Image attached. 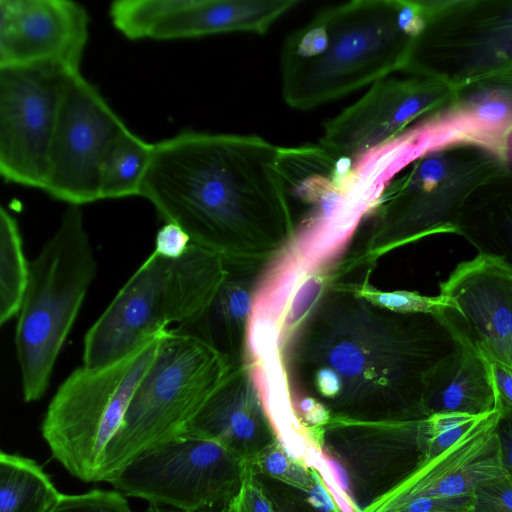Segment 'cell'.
Segmentation results:
<instances>
[{"label":"cell","instance_id":"6da1fadb","mask_svg":"<svg viewBox=\"0 0 512 512\" xmlns=\"http://www.w3.org/2000/svg\"><path fill=\"white\" fill-rule=\"evenodd\" d=\"M283 147L256 135L186 130L153 143L140 195L191 243L245 269L295 234Z\"/></svg>","mask_w":512,"mask_h":512},{"label":"cell","instance_id":"7a4b0ae2","mask_svg":"<svg viewBox=\"0 0 512 512\" xmlns=\"http://www.w3.org/2000/svg\"><path fill=\"white\" fill-rule=\"evenodd\" d=\"M461 347L436 314L401 313L348 289L320 298L282 350L293 393L336 406L384 402L392 421L424 419L428 383Z\"/></svg>","mask_w":512,"mask_h":512},{"label":"cell","instance_id":"3957f363","mask_svg":"<svg viewBox=\"0 0 512 512\" xmlns=\"http://www.w3.org/2000/svg\"><path fill=\"white\" fill-rule=\"evenodd\" d=\"M424 22L422 0H354L320 11L284 41L283 99L308 110L402 71Z\"/></svg>","mask_w":512,"mask_h":512},{"label":"cell","instance_id":"277c9868","mask_svg":"<svg viewBox=\"0 0 512 512\" xmlns=\"http://www.w3.org/2000/svg\"><path fill=\"white\" fill-rule=\"evenodd\" d=\"M228 273L218 254L192 243L176 259L153 251L87 331L83 365L116 361L171 324L203 321Z\"/></svg>","mask_w":512,"mask_h":512},{"label":"cell","instance_id":"5b68a950","mask_svg":"<svg viewBox=\"0 0 512 512\" xmlns=\"http://www.w3.org/2000/svg\"><path fill=\"white\" fill-rule=\"evenodd\" d=\"M235 366L205 334L188 327L165 330L157 357L107 447L101 482L143 452L185 435Z\"/></svg>","mask_w":512,"mask_h":512},{"label":"cell","instance_id":"8992f818","mask_svg":"<svg viewBox=\"0 0 512 512\" xmlns=\"http://www.w3.org/2000/svg\"><path fill=\"white\" fill-rule=\"evenodd\" d=\"M97 273L80 206L68 205L53 236L29 262L15 330L25 402L41 399Z\"/></svg>","mask_w":512,"mask_h":512},{"label":"cell","instance_id":"52a82bcc","mask_svg":"<svg viewBox=\"0 0 512 512\" xmlns=\"http://www.w3.org/2000/svg\"><path fill=\"white\" fill-rule=\"evenodd\" d=\"M164 331L116 361L75 369L54 394L41 432L53 458L74 477L101 482L107 447L157 357Z\"/></svg>","mask_w":512,"mask_h":512},{"label":"cell","instance_id":"ba28073f","mask_svg":"<svg viewBox=\"0 0 512 512\" xmlns=\"http://www.w3.org/2000/svg\"><path fill=\"white\" fill-rule=\"evenodd\" d=\"M509 167L500 154L476 143L455 141L427 149L382 191L370 247L389 249L435 234H456L467 197Z\"/></svg>","mask_w":512,"mask_h":512},{"label":"cell","instance_id":"9c48e42d","mask_svg":"<svg viewBox=\"0 0 512 512\" xmlns=\"http://www.w3.org/2000/svg\"><path fill=\"white\" fill-rule=\"evenodd\" d=\"M425 22L402 69L456 89L512 66V0H422Z\"/></svg>","mask_w":512,"mask_h":512},{"label":"cell","instance_id":"30bf717a","mask_svg":"<svg viewBox=\"0 0 512 512\" xmlns=\"http://www.w3.org/2000/svg\"><path fill=\"white\" fill-rule=\"evenodd\" d=\"M242 462L215 441L183 435L138 455L106 482L153 505L214 511L235 494Z\"/></svg>","mask_w":512,"mask_h":512},{"label":"cell","instance_id":"8fae6325","mask_svg":"<svg viewBox=\"0 0 512 512\" xmlns=\"http://www.w3.org/2000/svg\"><path fill=\"white\" fill-rule=\"evenodd\" d=\"M128 127L81 71L69 74L43 191L68 205L99 201L104 159Z\"/></svg>","mask_w":512,"mask_h":512},{"label":"cell","instance_id":"7c38bea8","mask_svg":"<svg viewBox=\"0 0 512 512\" xmlns=\"http://www.w3.org/2000/svg\"><path fill=\"white\" fill-rule=\"evenodd\" d=\"M72 72L52 65L0 68V173L6 182L43 190Z\"/></svg>","mask_w":512,"mask_h":512},{"label":"cell","instance_id":"4fadbf2b","mask_svg":"<svg viewBox=\"0 0 512 512\" xmlns=\"http://www.w3.org/2000/svg\"><path fill=\"white\" fill-rule=\"evenodd\" d=\"M452 96L453 89L433 79L411 75L384 78L324 124L319 145L333 157L354 165L403 134L416 120L442 109Z\"/></svg>","mask_w":512,"mask_h":512},{"label":"cell","instance_id":"5bb4252c","mask_svg":"<svg viewBox=\"0 0 512 512\" xmlns=\"http://www.w3.org/2000/svg\"><path fill=\"white\" fill-rule=\"evenodd\" d=\"M448 301L437 315L459 342L491 364L512 370V270L478 254L440 284Z\"/></svg>","mask_w":512,"mask_h":512},{"label":"cell","instance_id":"9a60e30c","mask_svg":"<svg viewBox=\"0 0 512 512\" xmlns=\"http://www.w3.org/2000/svg\"><path fill=\"white\" fill-rule=\"evenodd\" d=\"M299 0H117L114 27L133 40H172L216 34L266 33Z\"/></svg>","mask_w":512,"mask_h":512},{"label":"cell","instance_id":"2e32d148","mask_svg":"<svg viewBox=\"0 0 512 512\" xmlns=\"http://www.w3.org/2000/svg\"><path fill=\"white\" fill-rule=\"evenodd\" d=\"M89 15L69 0H0V68L52 65L80 71Z\"/></svg>","mask_w":512,"mask_h":512},{"label":"cell","instance_id":"e0dca14e","mask_svg":"<svg viewBox=\"0 0 512 512\" xmlns=\"http://www.w3.org/2000/svg\"><path fill=\"white\" fill-rule=\"evenodd\" d=\"M499 410L482 416L455 444L421 461L360 512H393L417 498L472 495L474 489L505 476L497 436Z\"/></svg>","mask_w":512,"mask_h":512},{"label":"cell","instance_id":"ac0fdd59","mask_svg":"<svg viewBox=\"0 0 512 512\" xmlns=\"http://www.w3.org/2000/svg\"><path fill=\"white\" fill-rule=\"evenodd\" d=\"M428 119L447 140L483 145L509 162L512 66L454 89L449 103Z\"/></svg>","mask_w":512,"mask_h":512},{"label":"cell","instance_id":"d6986e66","mask_svg":"<svg viewBox=\"0 0 512 512\" xmlns=\"http://www.w3.org/2000/svg\"><path fill=\"white\" fill-rule=\"evenodd\" d=\"M185 435L215 441L243 460L276 439L245 362L234 367Z\"/></svg>","mask_w":512,"mask_h":512},{"label":"cell","instance_id":"ffe728a7","mask_svg":"<svg viewBox=\"0 0 512 512\" xmlns=\"http://www.w3.org/2000/svg\"><path fill=\"white\" fill-rule=\"evenodd\" d=\"M422 410L424 418L438 413L479 417L496 411L497 394L491 363L461 344L431 377Z\"/></svg>","mask_w":512,"mask_h":512},{"label":"cell","instance_id":"44dd1931","mask_svg":"<svg viewBox=\"0 0 512 512\" xmlns=\"http://www.w3.org/2000/svg\"><path fill=\"white\" fill-rule=\"evenodd\" d=\"M456 234L478 254L497 258L512 270V168L490 177L467 197Z\"/></svg>","mask_w":512,"mask_h":512},{"label":"cell","instance_id":"7402d4cb","mask_svg":"<svg viewBox=\"0 0 512 512\" xmlns=\"http://www.w3.org/2000/svg\"><path fill=\"white\" fill-rule=\"evenodd\" d=\"M61 495L35 460L0 453V512H50Z\"/></svg>","mask_w":512,"mask_h":512},{"label":"cell","instance_id":"603a6c76","mask_svg":"<svg viewBox=\"0 0 512 512\" xmlns=\"http://www.w3.org/2000/svg\"><path fill=\"white\" fill-rule=\"evenodd\" d=\"M228 270L208 314L213 316L219 338L216 347L234 365H239L244 361L246 332L253 305V282L237 269Z\"/></svg>","mask_w":512,"mask_h":512},{"label":"cell","instance_id":"cb8c5ba5","mask_svg":"<svg viewBox=\"0 0 512 512\" xmlns=\"http://www.w3.org/2000/svg\"><path fill=\"white\" fill-rule=\"evenodd\" d=\"M153 151L149 143L127 129L108 151L101 169L100 199L139 196Z\"/></svg>","mask_w":512,"mask_h":512},{"label":"cell","instance_id":"d4e9b609","mask_svg":"<svg viewBox=\"0 0 512 512\" xmlns=\"http://www.w3.org/2000/svg\"><path fill=\"white\" fill-rule=\"evenodd\" d=\"M29 279V262L16 218L0 209V325L18 316Z\"/></svg>","mask_w":512,"mask_h":512},{"label":"cell","instance_id":"484cf974","mask_svg":"<svg viewBox=\"0 0 512 512\" xmlns=\"http://www.w3.org/2000/svg\"><path fill=\"white\" fill-rule=\"evenodd\" d=\"M308 272L287 246L263 273L254 290L251 315L281 323L292 295Z\"/></svg>","mask_w":512,"mask_h":512},{"label":"cell","instance_id":"4316f807","mask_svg":"<svg viewBox=\"0 0 512 512\" xmlns=\"http://www.w3.org/2000/svg\"><path fill=\"white\" fill-rule=\"evenodd\" d=\"M481 417L460 413H438L420 419L419 447L422 461L433 459L445 452Z\"/></svg>","mask_w":512,"mask_h":512},{"label":"cell","instance_id":"83f0119b","mask_svg":"<svg viewBox=\"0 0 512 512\" xmlns=\"http://www.w3.org/2000/svg\"><path fill=\"white\" fill-rule=\"evenodd\" d=\"M249 460L255 470L258 469L305 493L309 491L314 482L313 469L306 467L290 455L277 439Z\"/></svg>","mask_w":512,"mask_h":512},{"label":"cell","instance_id":"f1b7e54d","mask_svg":"<svg viewBox=\"0 0 512 512\" xmlns=\"http://www.w3.org/2000/svg\"><path fill=\"white\" fill-rule=\"evenodd\" d=\"M325 278L320 270L308 272L299 283L280 323V352L288 345L322 297Z\"/></svg>","mask_w":512,"mask_h":512},{"label":"cell","instance_id":"f546056e","mask_svg":"<svg viewBox=\"0 0 512 512\" xmlns=\"http://www.w3.org/2000/svg\"><path fill=\"white\" fill-rule=\"evenodd\" d=\"M50 512H134L117 490L95 489L82 494H62Z\"/></svg>","mask_w":512,"mask_h":512},{"label":"cell","instance_id":"4dcf8cb0","mask_svg":"<svg viewBox=\"0 0 512 512\" xmlns=\"http://www.w3.org/2000/svg\"><path fill=\"white\" fill-rule=\"evenodd\" d=\"M359 294L386 309L401 313H431L438 314L448 301L438 295L434 297L423 296L417 292H376L362 287Z\"/></svg>","mask_w":512,"mask_h":512},{"label":"cell","instance_id":"1f68e13d","mask_svg":"<svg viewBox=\"0 0 512 512\" xmlns=\"http://www.w3.org/2000/svg\"><path fill=\"white\" fill-rule=\"evenodd\" d=\"M224 512H276L271 500L256 478L249 459L242 462L239 486Z\"/></svg>","mask_w":512,"mask_h":512},{"label":"cell","instance_id":"d6a6232c","mask_svg":"<svg viewBox=\"0 0 512 512\" xmlns=\"http://www.w3.org/2000/svg\"><path fill=\"white\" fill-rule=\"evenodd\" d=\"M466 512H512V482L505 475L478 485Z\"/></svg>","mask_w":512,"mask_h":512},{"label":"cell","instance_id":"836d02e7","mask_svg":"<svg viewBox=\"0 0 512 512\" xmlns=\"http://www.w3.org/2000/svg\"><path fill=\"white\" fill-rule=\"evenodd\" d=\"M190 244L189 235L179 225L165 222L156 234L154 251L164 257L176 259L187 251Z\"/></svg>","mask_w":512,"mask_h":512},{"label":"cell","instance_id":"e575fe53","mask_svg":"<svg viewBox=\"0 0 512 512\" xmlns=\"http://www.w3.org/2000/svg\"><path fill=\"white\" fill-rule=\"evenodd\" d=\"M472 495L459 497L417 498L393 512H466Z\"/></svg>","mask_w":512,"mask_h":512},{"label":"cell","instance_id":"d590c367","mask_svg":"<svg viewBox=\"0 0 512 512\" xmlns=\"http://www.w3.org/2000/svg\"><path fill=\"white\" fill-rule=\"evenodd\" d=\"M499 418L497 436L500 448V459L506 477L512 482V409L497 402Z\"/></svg>","mask_w":512,"mask_h":512},{"label":"cell","instance_id":"8d00e7d4","mask_svg":"<svg viewBox=\"0 0 512 512\" xmlns=\"http://www.w3.org/2000/svg\"><path fill=\"white\" fill-rule=\"evenodd\" d=\"M491 373L497 402L512 409V370L499 364H491Z\"/></svg>","mask_w":512,"mask_h":512},{"label":"cell","instance_id":"74e56055","mask_svg":"<svg viewBox=\"0 0 512 512\" xmlns=\"http://www.w3.org/2000/svg\"><path fill=\"white\" fill-rule=\"evenodd\" d=\"M144 512H183L180 510H176L167 506H161V505H153L150 504L148 508ZM207 512H215V511H207ZM220 512H224V509Z\"/></svg>","mask_w":512,"mask_h":512}]
</instances>
